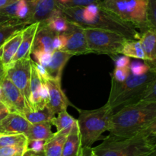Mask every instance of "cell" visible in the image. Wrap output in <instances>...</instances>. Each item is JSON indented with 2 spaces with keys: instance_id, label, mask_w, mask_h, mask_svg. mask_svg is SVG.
<instances>
[{
  "instance_id": "obj_27",
  "label": "cell",
  "mask_w": 156,
  "mask_h": 156,
  "mask_svg": "<svg viewBox=\"0 0 156 156\" xmlns=\"http://www.w3.org/2000/svg\"><path fill=\"white\" fill-rule=\"evenodd\" d=\"M121 54L129 58L143 59V60L145 59L144 52L139 40H127L123 46Z\"/></svg>"
},
{
  "instance_id": "obj_2",
  "label": "cell",
  "mask_w": 156,
  "mask_h": 156,
  "mask_svg": "<svg viewBox=\"0 0 156 156\" xmlns=\"http://www.w3.org/2000/svg\"><path fill=\"white\" fill-rule=\"evenodd\" d=\"M156 120V101H139L122 107L112 117L110 135L131 137Z\"/></svg>"
},
{
  "instance_id": "obj_48",
  "label": "cell",
  "mask_w": 156,
  "mask_h": 156,
  "mask_svg": "<svg viewBox=\"0 0 156 156\" xmlns=\"http://www.w3.org/2000/svg\"><path fill=\"white\" fill-rule=\"evenodd\" d=\"M5 108H6L5 107V105H3L2 102L0 101V110H2V109H5Z\"/></svg>"
},
{
  "instance_id": "obj_22",
  "label": "cell",
  "mask_w": 156,
  "mask_h": 156,
  "mask_svg": "<svg viewBox=\"0 0 156 156\" xmlns=\"http://www.w3.org/2000/svg\"><path fill=\"white\" fill-rule=\"evenodd\" d=\"M68 134L64 133H54L53 136L44 143V152L45 156H61L64 143Z\"/></svg>"
},
{
  "instance_id": "obj_18",
  "label": "cell",
  "mask_w": 156,
  "mask_h": 156,
  "mask_svg": "<svg viewBox=\"0 0 156 156\" xmlns=\"http://www.w3.org/2000/svg\"><path fill=\"white\" fill-rule=\"evenodd\" d=\"M22 37V30L17 32L0 47V61L3 69L9 66L13 61Z\"/></svg>"
},
{
  "instance_id": "obj_28",
  "label": "cell",
  "mask_w": 156,
  "mask_h": 156,
  "mask_svg": "<svg viewBox=\"0 0 156 156\" xmlns=\"http://www.w3.org/2000/svg\"><path fill=\"white\" fill-rule=\"evenodd\" d=\"M27 138L24 134H7L0 135V148L5 146L27 144Z\"/></svg>"
},
{
  "instance_id": "obj_39",
  "label": "cell",
  "mask_w": 156,
  "mask_h": 156,
  "mask_svg": "<svg viewBox=\"0 0 156 156\" xmlns=\"http://www.w3.org/2000/svg\"><path fill=\"white\" fill-rule=\"evenodd\" d=\"M114 59V64H115V67H125L129 66L130 64V58L128 56H115V57L112 58Z\"/></svg>"
},
{
  "instance_id": "obj_9",
  "label": "cell",
  "mask_w": 156,
  "mask_h": 156,
  "mask_svg": "<svg viewBox=\"0 0 156 156\" xmlns=\"http://www.w3.org/2000/svg\"><path fill=\"white\" fill-rule=\"evenodd\" d=\"M0 101L9 113H18L23 115L27 111H30L24 96L5 75L0 83Z\"/></svg>"
},
{
  "instance_id": "obj_12",
  "label": "cell",
  "mask_w": 156,
  "mask_h": 156,
  "mask_svg": "<svg viewBox=\"0 0 156 156\" xmlns=\"http://www.w3.org/2000/svg\"><path fill=\"white\" fill-rule=\"evenodd\" d=\"M49 89V101L47 107L56 115L62 111H66L69 105H73L61 87V81L47 79L45 80Z\"/></svg>"
},
{
  "instance_id": "obj_11",
  "label": "cell",
  "mask_w": 156,
  "mask_h": 156,
  "mask_svg": "<svg viewBox=\"0 0 156 156\" xmlns=\"http://www.w3.org/2000/svg\"><path fill=\"white\" fill-rule=\"evenodd\" d=\"M27 2L30 7V15L25 21L27 25L45 22L59 9L56 0H27Z\"/></svg>"
},
{
  "instance_id": "obj_36",
  "label": "cell",
  "mask_w": 156,
  "mask_h": 156,
  "mask_svg": "<svg viewBox=\"0 0 156 156\" xmlns=\"http://www.w3.org/2000/svg\"><path fill=\"white\" fill-rule=\"evenodd\" d=\"M156 101V76L145 94H143L140 101Z\"/></svg>"
},
{
  "instance_id": "obj_50",
  "label": "cell",
  "mask_w": 156,
  "mask_h": 156,
  "mask_svg": "<svg viewBox=\"0 0 156 156\" xmlns=\"http://www.w3.org/2000/svg\"><path fill=\"white\" fill-rule=\"evenodd\" d=\"M23 154H24V153H23ZM23 154H17V155H12V156H23Z\"/></svg>"
},
{
  "instance_id": "obj_30",
  "label": "cell",
  "mask_w": 156,
  "mask_h": 156,
  "mask_svg": "<svg viewBox=\"0 0 156 156\" xmlns=\"http://www.w3.org/2000/svg\"><path fill=\"white\" fill-rule=\"evenodd\" d=\"M27 149V144L18 146H5L0 148V156H12L17 154H23Z\"/></svg>"
},
{
  "instance_id": "obj_3",
  "label": "cell",
  "mask_w": 156,
  "mask_h": 156,
  "mask_svg": "<svg viewBox=\"0 0 156 156\" xmlns=\"http://www.w3.org/2000/svg\"><path fill=\"white\" fill-rule=\"evenodd\" d=\"M92 149L96 156H148L156 149V138L144 132L131 137L109 135Z\"/></svg>"
},
{
  "instance_id": "obj_6",
  "label": "cell",
  "mask_w": 156,
  "mask_h": 156,
  "mask_svg": "<svg viewBox=\"0 0 156 156\" xmlns=\"http://www.w3.org/2000/svg\"><path fill=\"white\" fill-rule=\"evenodd\" d=\"M149 0H100L99 4L123 21L133 24L140 32L149 27Z\"/></svg>"
},
{
  "instance_id": "obj_31",
  "label": "cell",
  "mask_w": 156,
  "mask_h": 156,
  "mask_svg": "<svg viewBox=\"0 0 156 156\" xmlns=\"http://www.w3.org/2000/svg\"><path fill=\"white\" fill-rule=\"evenodd\" d=\"M30 15V7L27 0H19L16 12V18L25 22Z\"/></svg>"
},
{
  "instance_id": "obj_26",
  "label": "cell",
  "mask_w": 156,
  "mask_h": 156,
  "mask_svg": "<svg viewBox=\"0 0 156 156\" xmlns=\"http://www.w3.org/2000/svg\"><path fill=\"white\" fill-rule=\"evenodd\" d=\"M23 116L30 124H33V123L51 121L52 119L55 117V114L47 105L43 109L39 111H27L23 114Z\"/></svg>"
},
{
  "instance_id": "obj_41",
  "label": "cell",
  "mask_w": 156,
  "mask_h": 156,
  "mask_svg": "<svg viewBox=\"0 0 156 156\" xmlns=\"http://www.w3.org/2000/svg\"><path fill=\"white\" fill-rule=\"evenodd\" d=\"M142 132H144L146 133L149 134L152 136H154L156 138V120L153 122V123H151L148 127H146L144 130H143Z\"/></svg>"
},
{
  "instance_id": "obj_7",
  "label": "cell",
  "mask_w": 156,
  "mask_h": 156,
  "mask_svg": "<svg viewBox=\"0 0 156 156\" xmlns=\"http://www.w3.org/2000/svg\"><path fill=\"white\" fill-rule=\"evenodd\" d=\"M90 53L106 54L114 58L121 54L127 38L111 30L98 28H84Z\"/></svg>"
},
{
  "instance_id": "obj_34",
  "label": "cell",
  "mask_w": 156,
  "mask_h": 156,
  "mask_svg": "<svg viewBox=\"0 0 156 156\" xmlns=\"http://www.w3.org/2000/svg\"><path fill=\"white\" fill-rule=\"evenodd\" d=\"M129 69H130L131 73L136 76H141L148 73L150 70L149 66L145 62H133L129 64Z\"/></svg>"
},
{
  "instance_id": "obj_46",
  "label": "cell",
  "mask_w": 156,
  "mask_h": 156,
  "mask_svg": "<svg viewBox=\"0 0 156 156\" xmlns=\"http://www.w3.org/2000/svg\"><path fill=\"white\" fill-rule=\"evenodd\" d=\"M9 114V111H8L7 108H5V109L0 110V121L4 118L5 116H7Z\"/></svg>"
},
{
  "instance_id": "obj_13",
  "label": "cell",
  "mask_w": 156,
  "mask_h": 156,
  "mask_svg": "<svg viewBox=\"0 0 156 156\" xmlns=\"http://www.w3.org/2000/svg\"><path fill=\"white\" fill-rule=\"evenodd\" d=\"M140 41L145 54V63L152 71H156V29L149 26L140 32Z\"/></svg>"
},
{
  "instance_id": "obj_40",
  "label": "cell",
  "mask_w": 156,
  "mask_h": 156,
  "mask_svg": "<svg viewBox=\"0 0 156 156\" xmlns=\"http://www.w3.org/2000/svg\"><path fill=\"white\" fill-rule=\"evenodd\" d=\"M32 63H33V65L34 66L35 69H36L37 71L39 76H41V79L44 81L47 80V79H48V76H47V71H46L45 67L43 66H41V64L37 63V62L33 60H32Z\"/></svg>"
},
{
  "instance_id": "obj_42",
  "label": "cell",
  "mask_w": 156,
  "mask_h": 156,
  "mask_svg": "<svg viewBox=\"0 0 156 156\" xmlns=\"http://www.w3.org/2000/svg\"><path fill=\"white\" fill-rule=\"evenodd\" d=\"M23 156H45L44 151H34L31 149H27L23 154Z\"/></svg>"
},
{
  "instance_id": "obj_32",
  "label": "cell",
  "mask_w": 156,
  "mask_h": 156,
  "mask_svg": "<svg viewBox=\"0 0 156 156\" xmlns=\"http://www.w3.org/2000/svg\"><path fill=\"white\" fill-rule=\"evenodd\" d=\"M130 73L129 66L125 67H115L113 72L112 80L117 82H123L129 76Z\"/></svg>"
},
{
  "instance_id": "obj_8",
  "label": "cell",
  "mask_w": 156,
  "mask_h": 156,
  "mask_svg": "<svg viewBox=\"0 0 156 156\" xmlns=\"http://www.w3.org/2000/svg\"><path fill=\"white\" fill-rule=\"evenodd\" d=\"M4 69L5 76L21 91L29 105L30 77H31L30 58L15 61L12 62L9 66L5 67Z\"/></svg>"
},
{
  "instance_id": "obj_33",
  "label": "cell",
  "mask_w": 156,
  "mask_h": 156,
  "mask_svg": "<svg viewBox=\"0 0 156 156\" xmlns=\"http://www.w3.org/2000/svg\"><path fill=\"white\" fill-rule=\"evenodd\" d=\"M147 18L149 26L156 29V0L148 2Z\"/></svg>"
},
{
  "instance_id": "obj_4",
  "label": "cell",
  "mask_w": 156,
  "mask_h": 156,
  "mask_svg": "<svg viewBox=\"0 0 156 156\" xmlns=\"http://www.w3.org/2000/svg\"><path fill=\"white\" fill-rule=\"evenodd\" d=\"M155 76L156 71L150 69L141 76H136L130 73L129 76L121 82L112 80L107 104L114 111L119 107L122 108L140 101Z\"/></svg>"
},
{
  "instance_id": "obj_20",
  "label": "cell",
  "mask_w": 156,
  "mask_h": 156,
  "mask_svg": "<svg viewBox=\"0 0 156 156\" xmlns=\"http://www.w3.org/2000/svg\"><path fill=\"white\" fill-rule=\"evenodd\" d=\"M42 81L34 66L32 63L31 59V77H30L29 106H30V111H39L44 108V105L41 104L39 94Z\"/></svg>"
},
{
  "instance_id": "obj_37",
  "label": "cell",
  "mask_w": 156,
  "mask_h": 156,
  "mask_svg": "<svg viewBox=\"0 0 156 156\" xmlns=\"http://www.w3.org/2000/svg\"><path fill=\"white\" fill-rule=\"evenodd\" d=\"M66 38L62 34H59L55 36L53 41V47L54 50H62L65 46Z\"/></svg>"
},
{
  "instance_id": "obj_19",
  "label": "cell",
  "mask_w": 156,
  "mask_h": 156,
  "mask_svg": "<svg viewBox=\"0 0 156 156\" xmlns=\"http://www.w3.org/2000/svg\"><path fill=\"white\" fill-rule=\"evenodd\" d=\"M83 146L77 121L67 135L61 156H82Z\"/></svg>"
},
{
  "instance_id": "obj_45",
  "label": "cell",
  "mask_w": 156,
  "mask_h": 156,
  "mask_svg": "<svg viewBox=\"0 0 156 156\" xmlns=\"http://www.w3.org/2000/svg\"><path fill=\"white\" fill-rule=\"evenodd\" d=\"M12 19H15L14 18H12V17L9 16V15H5V14L2 13V12H0V24L2 23H4L5 21H9V20H12Z\"/></svg>"
},
{
  "instance_id": "obj_43",
  "label": "cell",
  "mask_w": 156,
  "mask_h": 156,
  "mask_svg": "<svg viewBox=\"0 0 156 156\" xmlns=\"http://www.w3.org/2000/svg\"><path fill=\"white\" fill-rule=\"evenodd\" d=\"M82 156H96L93 151L92 147H85L83 148Z\"/></svg>"
},
{
  "instance_id": "obj_29",
  "label": "cell",
  "mask_w": 156,
  "mask_h": 156,
  "mask_svg": "<svg viewBox=\"0 0 156 156\" xmlns=\"http://www.w3.org/2000/svg\"><path fill=\"white\" fill-rule=\"evenodd\" d=\"M100 0H56L58 7H85L88 5L99 2Z\"/></svg>"
},
{
  "instance_id": "obj_49",
  "label": "cell",
  "mask_w": 156,
  "mask_h": 156,
  "mask_svg": "<svg viewBox=\"0 0 156 156\" xmlns=\"http://www.w3.org/2000/svg\"><path fill=\"white\" fill-rule=\"evenodd\" d=\"M148 156H156V149H155V150H154L152 153L149 154Z\"/></svg>"
},
{
  "instance_id": "obj_16",
  "label": "cell",
  "mask_w": 156,
  "mask_h": 156,
  "mask_svg": "<svg viewBox=\"0 0 156 156\" xmlns=\"http://www.w3.org/2000/svg\"><path fill=\"white\" fill-rule=\"evenodd\" d=\"M57 34L50 30L45 24H39L34 40L31 53L34 52H47L53 53V41Z\"/></svg>"
},
{
  "instance_id": "obj_44",
  "label": "cell",
  "mask_w": 156,
  "mask_h": 156,
  "mask_svg": "<svg viewBox=\"0 0 156 156\" xmlns=\"http://www.w3.org/2000/svg\"><path fill=\"white\" fill-rule=\"evenodd\" d=\"M17 1H18V0H0V9L10 5L16 2Z\"/></svg>"
},
{
  "instance_id": "obj_1",
  "label": "cell",
  "mask_w": 156,
  "mask_h": 156,
  "mask_svg": "<svg viewBox=\"0 0 156 156\" xmlns=\"http://www.w3.org/2000/svg\"><path fill=\"white\" fill-rule=\"evenodd\" d=\"M67 19L83 28H98L117 32L128 40H140V33L133 24L123 21L98 2L85 7H59Z\"/></svg>"
},
{
  "instance_id": "obj_17",
  "label": "cell",
  "mask_w": 156,
  "mask_h": 156,
  "mask_svg": "<svg viewBox=\"0 0 156 156\" xmlns=\"http://www.w3.org/2000/svg\"><path fill=\"white\" fill-rule=\"evenodd\" d=\"M72 55L63 50H54L52 53L51 61L46 66L48 79L61 81L62 71Z\"/></svg>"
},
{
  "instance_id": "obj_15",
  "label": "cell",
  "mask_w": 156,
  "mask_h": 156,
  "mask_svg": "<svg viewBox=\"0 0 156 156\" xmlns=\"http://www.w3.org/2000/svg\"><path fill=\"white\" fill-rule=\"evenodd\" d=\"M39 24L40 23H33V24L27 25L23 29L21 44L12 62L18 59L30 58L34 40L35 34L39 27Z\"/></svg>"
},
{
  "instance_id": "obj_25",
  "label": "cell",
  "mask_w": 156,
  "mask_h": 156,
  "mask_svg": "<svg viewBox=\"0 0 156 156\" xmlns=\"http://www.w3.org/2000/svg\"><path fill=\"white\" fill-rule=\"evenodd\" d=\"M77 120L69 114L66 111L57 114V117H54L51 120L52 125L56 128V132L69 134Z\"/></svg>"
},
{
  "instance_id": "obj_21",
  "label": "cell",
  "mask_w": 156,
  "mask_h": 156,
  "mask_svg": "<svg viewBox=\"0 0 156 156\" xmlns=\"http://www.w3.org/2000/svg\"><path fill=\"white\" fill-rule=\"evenodd\" d=\"M52 123L50 121L30 124L28 130L24 135L27 140H42L47 141L53 136L54 133L52 131Z\"/></svg>"
},
{
  "instance_id": "obj_47",
  "label": "cell",
  "mask_w": 156,
  "mask_h": 156,
  "mask_svg": "<svg viewBox=\"0 0 156 156\" xmlns=\"http://www.w3.org/2000/svg\"><path fill=\"white\" fill-rule=\"evenodd\" d=\"M5 75V69H3V67H1L0 68V83H1L2 80L4 78Z\"/></svg>"
},
{
  "instance_id": "obj_24",
  "label": "cell",
  "mask_w": 156,
  "mask_h": 156,
  "mask_svg": "<svg viewBox=\"0 0 156 156\" xmlns=\"http://www.w3.org/2000/svg\"><path fill=\"white\" fill-rule=\"evenodd\" d=\"M27 25L25 22L18 18L0 24V47L12 35L22 30Z\"/></svg>"
},
{
  "instance_id": "obj_35",
  "label": "cell",
  "mask_w": 156,
  "mask_h": 156,
  "mask_svg": "<svg viewBox=\"0 0 156 156\" xmlns=\"http://www.w3.org/2000/svg\"><path fill=\"white\" fill-rule=\"evenodd\" d=\"M35 60L37 63L41 64L43 66L46 67L49 65L51 61L52 53H47V52H34L31 53Z\"/></svg>"
},
{
  "instance_id": "obj_10",
  "label": "cell",
  "mask_w": 156,
  "mask_h": 156,
  "mask_svg": "<svg viewBox=\"0 0 156 156\" xmlns=\"http://www.w3.org/2000/svg\"><path fill=\"white\" fill-rule=\"evenodd\" d=\"M62 34L65 36L66 43L62 50L67 52L72 56L90 53L83 27L70 22L69 30L62 33Z\"/></svg>"
},
{
  "instance_id": "obj_51",
  "label": "cell",
  "mask_w": 156,
  "mask_h": 156,
  "mask_svg": "<svg viewBox=\"0 0 156 156\" xmlns=\"http://www.w3.org/2000/svg\"><path fill=\"white\" fill-rule=\"evenodd\" d=\"M1 67H2V63H1V61H0V68H1Z\"/></svg>"
},
{
  "instance_id": "obj_5",
  "label": "cell",
  "mask_w": 156,
  "mask_h": 156,
  "mask_svg": "<svg viewBox=\"0 0 156 156\" xmlns=\"http://www.w3.org/2000/svg\"><path fill=\"white\" fill-rule=\"evenodd\" d=\"M79 116L77 120L83 148L91 147L102 133L109 131L111 127L114 110L106 104L95 110L78 109Z\"/></svg>"
},
{
  "instance_id": "obj_23",
  "label": "cell",
  "mask_w": 156,
  "mask_h": 156,
  "mask_svg": "<svg viewBox=\"0 0 156 156\" xmlns=\"http://www.w3.org/2000/svg\"><path fill=\"white\" fill-rule=\"evenodd\" d=\"M41 24H45L50 30L56 34H62L67 31L69 28L70 21L67 19L63 12L59 9H56L51 15V16Z\"/></svg>"
},
{
  "instance_id": "obj_38",
  "label": "cell",
  "mask_w": 156,
  "mask_h": 156,
  "mask_svg": "<svg viewBox=\"0 0 156 156\" xmlns=\"http://www.w3.org/2000/svg\"><path fill=\"white\" fill-rule=\"evenodd\" d=\"M45 141L42 140H28L27 141V149L34 151H44Z\"/></svg>"
},
{
  "instance_id": "obj_14",
  "label": "cell",
  "mask_w": 156,
  "mask_h": 156,
  "mask_svg": "<svg viewBox=\"0 0 156 156\" xmlns=\"http://www.w3.org/2000/svg\"><path fill=\"white\" fill-rule=\"evenodd\" d=\"M30 123L18 113H9L0 121V135L25 134Z\"/></svg>"
}]
</instances>
